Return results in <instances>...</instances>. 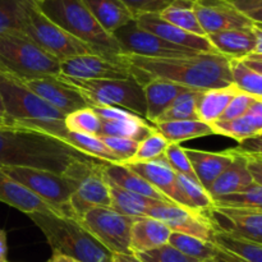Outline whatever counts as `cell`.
<instances>
[{
  "label": "cell",
  "mask_w": 262,
  "mask_h": 262,
  "mask_svg": "<svg viewBox=\"0 0 262 262\" xmlns=\"http://www.w3.org/2000/svg\"><path fill=\"white\" fill-rule=\"evenodd\" d=\"M197 181L205 189L209 188L217 177L233 163L234 152L232 150L224 152H209V151L184 148Z\"/></svg>",
  "instance_id": "44dd1931"
},
{
  "label": "cell",
  "mask_w": 262,
  "mask_h": 262,
  "mask_svg": "<svg viewBox=\"0 0 262 262\" xmlns=\"http://www.w3.org/2000/svg\"><path fill=\"white\" fill-rule=\"evenodd\" d=\"M135 20L138 27H141L142 30L154 33L174 45L183 46V48L191 49V50L199 51V53L219 54L210 43L206 36H197L187 32V31L164 20L159 14H143L136 18Z\"/></svg>",
  "instance_id": "ac0fdd59"
},
{
  "label": "cell",
  "mask_w": 262,
  "mask_h": 262,
  "mask_svg": "<svg viewBox=\"0 0 262 262\" xmlns=\"http://www.w3.org/2000/svg\"><path fill=\"white\" fill-rule=\"evenodd\" d=\"M46 262H81L73 257H69V256L60 255V253H53L50 258H49Z\"/></svg>",
  "instance_id": "91938a15"
},
{
  "label": "cell",
  "mask_w": 262,
  "mask_h": 262,
  "mask_svg": "<svg viewBox=\"0 0 262 262\" xmlns=\"http://www.w3.org/2000/svg\"><path fill=\"white\" fill-rule=\"evenodd\" d=\"M234 152V160L233 163L220 174L216 181L206 189L212 200L216 197L227 196V194L238 193L245 191L246 188L253 184V179L251 177L247 168V158L245 154Z\"/></svg>",
  "instance_id": "484cf974"
},
{
  "label": "cell",
  "mask_w": 262,
  "mask_h": 262,
  "mask_svg": "<svg viewBox=\"0 0 262 262\" xmlns=\"http://www.w3.org/2000/svg\"><path fill=\"white\" fill-rule=\"evenodd\" d=\"M214 135H222L225 137H230L238 142L248 140V138L257 137V132L250 120L243 115V117L237 118V119L228 120V122H215L211 124Z\"/></svg>",
  "instance_id": "7bdbcfd3"
},
{
  "label": "cell",
  "mask_w": 262,
  "mask_h": 262,
  "mask_svg": "<svg viewBox=\"0 0 262 262\" xmlns=\"http://www.w3.org/2000/svg\"><path fill=\"white\" fill-rule=\"evenodd\" d=\"M19 32L25 33L38 48L56 59L59 63L73 56L96 54L89 45L79 41L78 38L55 25L53 20L49 19L41 12L37 4L30 9L25 26Z\"/></svg>",
  "instance_id": "ba28073f"
},
{
  "label": "cell",
  "mask_w": 262,
  "mask_h": 262,
  "mask_svg": "<svg viewBox=\"0 0 262 262\" xmlns=\"http://www.w3.org/2000/svg\"><path fill=\"white\" fill-rule=\"evenodd\" d=\"M0 73L22 83L60 73V63L19 31L0 33Z\"/></svg>",
  "instance_id": "8992f818"
},
{
  "label": "cell",
  "mask_w": 262,
  "mask_h": 262,
  "mask_svg": "<svg viewBox=\"0 0 262 262\" xmlns=\"http://www.w3.org/2000/svg\"><path fill=\"white\" fill-rule=\"evenodd\" d=\"M136 256L142 262H199L194 258L183 255L170 245H164L147 252L137 253Z\"/></svg>",
  "instance_id": "f6af8a7d"
},
{
  "label": "cell",
  "mask_w": 262,
  "mask_h": 262,
  "mask_svg": "<svg viewBox=\"0 0 262 262\" xmlns=\"http://www.w3.org/2000/svg\"><path fill=\"white\" fill-rule=\"evenodd\" d=\"M63 176L74 186L69 205L78 222L91 209L110 207L109 187L102 177L101 161H77Z\"/></svg>",
  "instance_id": "9c48e42d"
},
{
  "label": "cell",
  "mask_w": 262,
  "mask_h": 262,
  "mask_svg": "<svg viewBox=\"0 0 262 262\" xmlns=\"http://www.w3.org/2000/svg\"><path fill=\"white\" fill-rule=\"evenodd\" d=\"M212 207L262 211V187L253 183L242 192L216 197V199H214V206Z\"/></svg>",
  "instance_id": "f35d334b"
},
{
  "label": "cell",
  "mask_w": 262,
  "mask_h": 262,
  "mask_svg": "<svg viewBox=\"0 0 262 262\" xmlns=\"http://www.w3.org/2000/svg\"><path fill=\"white\" fill-rule=\"evenodd\" d=\"M252 30H253V33H255V36H256V48H255V51H253L251 55L262 56V28L260 27V26L253 25Z\"/></svg>",
  "instance_id": "9f6ffc18"
},
{
  "label": "cell",
  "mask_w": 262,
  "mask_h": 262,
  "mask_svg": "<svg viewBox=\"0 0 262 262\" xmlns=\"http://www.w3.org/2000/svg\"><path fill=\"white\" fill-rule=\"evenodd\" d=\"M112 262H142L135 253H112Z\"/></svg>",
  "instance_id": "11a10c76"
},
{
  "label": "cell",
  "mask_w": 262,
  "mask_h": 262,
  "mask_svg": "<svg viewBox=\"0 0 262 262\" xmlns=\"http://www.w3.org/2000/svg\"><path fill=\"white\" fill-rule=\"evenodd\" d=\"M260 156H262V155H260Z\"/></svg>",
  "instance_id": "03108f58"
},
{
  "label": "cell",
  "mask_w": 262,
  "mask_h": 262,
  "mask_svg": "<svg viewBox=\"0 0 262 262\" xmlns=\"http://www.w3.org/2000/svg\"><path fill=\"white\" fill-rule=\"evenodd\" d=\"M171 230L152 217H137L130 229L129 248L132 253L147 252L168 245Z\"/></svg>",
  "instance_id": "cb8c5ba5"
},
{
  "label": "cell",
  "mask_w": 262,
  "mask_h": 262,
  "mask_svg": "<svg viewBox=\"0 0 262 262\" xmlns=\"http://www.w3.org/2000/svg\"><path fill=\"white\" fill-rule=\"evenodd\" d=\"M101 173L106 181L112 182L115 186L120 187L125 191L133 192V193L141 194V196L156 200V201L171 202L168 197L164 196L160 191H158L155 187L146 182L142 177H140L122 164L101 161Z\"/></svg>",
  "instance_id": "7402d4cb"
},
{
  "label": "cell",
  "mask_w": 262,
  "mask_h": 262,
  "mask_svg": "<svg viewBox=\"0 0 262 262\" xmlns=\"http://www.w3.org/2000/svg\"><path fill=\"white\" fill-rule=\"evenodd\" d=\"M245 155L247 158V168L252 177L253 183L262 187V156L248 155V154H245Z\"/></svg>",
  "instance_id": "f5cc1de1"
},
{
  "label": "cell",
  "mask_w": 262,
  "mask_h": 262,
  "mask_svg": "<svg viewBox=\"0 0 262 262\" xmlns=\"http://www.w3.org/2000/svg\"><path fill=\"white\" fill-rule=\"evenodd\" d=\"M113 36L120 45L122 54L156 59L189 58L200 54L199 51L174 45L154 33L142 30L138 27L136 20L115 31Z\"/></svg>",
  "instance_id": "7c38bea8"
},
{
  "label": "cell",
  "mask_w": 262,
  "mask_h": 262,
  "mask_svg": "<svg viewBox=\"0 0 262 262\" xmlns=\"http://www.w3.org/2000/svg\"><path fill=\"white\" fill-rule=\"evenodd\" d=\"M35 0H0V33L22 31Z\"/></svg>",
  "instance_id": "8d00e7d4"
},
{
  "label": "cell",
  "mask_w": 262,
  "mask_h": 262,
  "mask_svg": "<svg viewBox=\"0 0 262 262\" xmlns=\"http://www.w3.org/2000/svg\"><path fill=\"white\" fill-rule=\"evenodd\" d=\"M241 60H242L246 66L250 67L251 69H253V71L258 72V73L262 74V60H256V59H250V58L241 59Z\"/></svg>",
  "instance_id": "680465c9"
},
{
  "label": "cell",
  "mask_w": 262,
  "mask_h": 262,
  "mask_svg": "<svg viewBox=\"0 0 262 262\" xmlns=\"http://www.w3.org/2000/svg\"><path fill=\"white\" fill-rule=\"evenodd\" d=\"M60 81L69 84L86 99L90 106H115L128 110L146 119V99L143 87L136 78L129 79H78L59 73Z\"/></svg>",
  "instance_id": "52a82bcc"
},
{
  "label": "cell",
  "mask_w": 262,
  "mask_h": 262,
  "mask_svg": "<svg viewBox=\"0 0 262 262\" xmlns=\"http://www.w3.org/2000/svg\"><path fill=\"white\" fill-rule=\"evenodd\" d=\"M106 147L120 160V164L129 160L138 147L137 141L124 137H100Z\"/></svg>",
  "instance_id": "7dc6e473"
},
{
  "label": "cell",
  "mask_w": 262,
  "mask_h": 262,
  "mask_svg": "<svg viewBox=\"0 0 262 262\" xmlns=\"http://www.w3.org/2000/svg\"><path fill=\"white\" fill-rule=\"evenodd\" d=\"M133 78L141 84L158 78L193 90L223 89L233 84L230 59L222 54L200 53L189 58L156 59L122 54Z\"/></svg>",
  "instance_id": "6da1fadb"
},
{
  "label": "cell",
  "mask_w": 262,
  "mask_h": 262,
  "mask_svg": "<svg viewBox=\"0 0 262 262\" xmlns=\"http://www.w3.org/2000/svg\"><path fill=\"white\" fill-rule=\"evenodd\" d=\"M161 18L170 25L197 36H206L193 10V0H174L161 13Z\"/></svg>",
  "instance_id": "d6a6232c"
},
{
  "label": "cell",
  "mask_w": 262,
  "mask_h": 262,
  "mask_svg": "<svg viewBox=\"0 0 262 262\" xmlns=\"http://www.w3.org/2000/svg\"><path fill=\"white\" fill-rule=\"evenodd\" d=\"M38 8L55 25L89 45L97 55L118 59L122 49L90 13L82 0H43Z\"/></svg>",
  "instance_id": "277c9868"
},
{
  "label": "cell",
  "mask_w": 262,
  "mask_h": 262,
  "mask_svg": "<svg viewBox=\"0 0 262 262\" xmlns=\"http://www.w3.org/2000/svg\"><path fill=\"white\" fill-rule=\"evenodd\" d=\"M169 146V142L158 132V129L141 141L138 143L137 151L129 160L122 163V165H128V164H138V163H147V161L155 160V159L161 158L165 154L166 147Z\"/></svg>",
  "instance_id": "b9f144b4"
},
{
  "label": "cell",
  "mask_w": 262,
  "mask_h": 262,
  "mask_svg": "<svg viewBox=\"0 0 262 262\" xmlns=\"http://www.w3.org/2000/svg\"><path fill=\"white\" fill-rule=\"evenodd\" d=\"M23 84L64 115L90 106L86 99L77 90L64 83L56 76L32 79Z\"/></svg>",
  "instance_id": "e0dca14e"
},
{
  "label": "cell",
  "mask_w": 262,
  "mask_h": 262,
  "mask_svg": "<svg viewBox=\"0 0 262 262\" xmlns=\"http://www.w3.org/2000/svg\"><path fill=\"white\" fill-rule=\"evenodd\" d=\"M193 10L206 36L255 25L234 7L232 0H193Z\"/></svg>",
  "instance_id": "9a60e30c"
},
{
  "label": "cell",
  "mask_w": 262,
  "mask_h": 262,
  "mask_svg": "<svg viewBox=\"0 0 262 262\" xmlns=\"http://www.w3.org/2000/svg\"><path fill=\"white\" fill-rule=\"evenodd\" d=\"M154 125L169 143H179L192 138L214 135L211 125L201 120H173Z\"/></svg>",
  "instance_id": "1f68e13d"
},
{
  "label": "cell",
  "mask_w": 262,
  "mask_h": 262,
  "mask_svg": "<svg viewBox=\"0 0 262 262\" xmlns=\"http://www.w3.org/2000/svg\"><path fill=\"white\" fill-rule=\"evenodd\" d=\"M137 217L127 216L110 207H95L82 216V227L112 253H132L130 229Z\"/></svg>",
  "instance_id": "8fae6325"
},
{
  "label": "cell",
  "mask_w": 262,
  "mask_h": 262,
  "mask_svg": "<svg viewBox=\"0 0 262 262\" xmlns=\"http://www.w3.org/2000/svg\"><path fill=\"white\" fill-rule=\"evenodd\" d=\"M124 166L142 177L146 182L155 187L164 196L168 197L171 202L186 207L183 196H182L178 184H177V173L169 165L165 156L147 161V163L128 164Z\"/></svg>",
  "instance_id": "d6986e66"
},
{
  "label": "cell",
  "mask_w": 262,
  "mask_h": 262,
  "mask_svg": "<svg viewBox=\"0 0 262 262\" xmlns=\"http://www.w3.org/2000/svg\"><path fill=\"white\" fill-rule=\"evenodd\" d=\"M0 124H7V115H5L4 104H3V97L0 94Z\"/></svg>",
  "instance_id": "94428289"
},
{
  "label": "cell",
  "mask_w": 262,
  "mask_h": 262,
  "mask_svg": "<svg viewBox=\"0 0 262 262\" xmlns=\"http://www.w3.org/2000/svg\"><path fill=\"white\" fill-rule=\"evenodd\" d=\"M233 84L256 99H262V74L246 66L241 59H230Z\"/></svg>",
  "instance_id": "ab89813d"
},
{
  "label": "cell",
  "mask_w": 262,
  "mask_h": 262,
  "mask_svg": "<svg viewBox=\"0 0 262 262\" xmlns=\"http://www.w3.org/2000/svg\"><path fill=\"white\" fill-rule=\"evenodd\" d=\"M7 253H8L7 233L4 232V229L0 228V262H8Z\"/></svg>",
  "instance_id": "6f0895ef"
},
{
  "label": "cell",
  "mask_w": 262,
  "mask_h": 262,
  "mask_svg": "<svg viewBox=\"0 0 262 262\" xmlns=\"http://www.w3.org/2000/svg\"><path fill=\"white\" fill-rule=\"evenodd\" d=\"M177 184L183 196L187 209L201 212L210 211L212 209L214 200L210 196L209 192L200 184L199 181H194L182 174H177Z\"/></svg>",
  "instance_id": "74e56055"
},
{
  "label": "cell",
  "mask_w": 262,
  "mask_h": 262,
  "mask_svg": "<svg viewBox=\"0 0 262 262\" xmlns=\"http://www.w3.org/2000/svg\"><path fill=\"white\" fill-rule=\"evenodd\" d=\"M143 92L146 99V120L154 123L158 118L173 104L174 100L189 90L188 87L181 86L174 82L165 81V79L151 78L147 79L142 84Z\"/></svg>",
  "instance_id": "d4e9b609"
},
{
  "label": "cell",
  "mask_w": 262,
  "mask_h": 262,
  "mask_svg": "<svg viewBox=\"0 0 262 262\" xmlns=\"http://www.w3.org/2000/svg\"><path fill=\"white\" fill-rule=\"evenodd\" d=\"M105 182L109 187L110 209L115 210L119 214L133 217H147L148 210L154 205L160 202L156 201V200L143 197L141 194L133 193V192L125 191V189L115 186L114 183L106 181V179H105Z\"/></svg>",
  "instance_id": "f546056e"
},
{
  "label": "cell",
  "mask_w": 262,
  "mask_h": 262,
  "mask_svg": "<svg viewBox=\"0 0 262 262\" xmlns=\"http://www.w3.org/2000/svg\"><path fill=\"white\" fill-rule=\"evenodd\" d=\"M233 150L237 152L248 154V155H262V135L243 141L237 148H233Z\"/></svg>",
  "instance_id": "db71d44e"
},
{
  "label": "cell",
  "mask_w": 262,
  "mask_h": 262,
  "mask_svg": "<svg viewBox=\"0 0 262 262\" xmlns=\"http://www.w3.org/2000/svg\"><path fill=\"white\" fill-rule=\"evenodd\" d=\"M35 2H36V3H37V4H38V3H41V2H43V0H35Z\"/></svg>",
  "instance_id": "6125c7cd"
},
{
  "label": "cell",
  "mask_w": 262,
  "mask_h": 262,
  "mask_svg": "<svg viewBox=\"0 0 262 262\" xmlns=\"http://www.w3.org/2000/svg\"><path fill=\"white\" fill-rule=\"evenodd\" d=\"M91 107L102 122H115V120L128 119V118H132L133 115H136L133 114V113L128 112V110L122 109V107H115V106H91Z\"/></svg>",
  "instance_id": "f907efd6"
},
{
  "label": "cell",
  "mask_w": 262,
  "mask_h": 262,
  "mask_svg": "<svg viewBox=\"0 0 262 262\" xmlns=\"http://www.w3.org/2000/svg\"><path fill=\"white\" fill-rule=\"evenodd\" d=\"M0 202L19 210L26 215L38 212V214H55L64 216L63 212L59 211L56 207L41 200L25 186L10 178L2 169H0Z\"/></svg>",
  "instance_id": "ffe728a7"
},
{
  "label": "cell",
  "mask_w": 262,
  "mask_h": 262,
  "mask_svg": "<svg viewBox=\"0 0 262 262\" xmlns=\"http://www.w3.org/2000/svg\"><path fill=\"white\" fill-rule=\"evenodd\" d=\"M232 3L255 25H262V0H232Z\"/></svg>",
  "instance_id": "681fc988"
},
{
  "label": "cell",
  "mask_w": 262,
  "mask_h": 262,
  "mask_svg": "<svg viewBox=\"0 0 262 262\" xmlns=\"http://www.w3.org/2000/svg\"><path fill=\"white\" fill-rule=\"evenodd\" d=\"M120 55L118 59H109L96 54L73 56L61 61L60 73L78 79L133 78L129 67L122 60Z\"/></svg>",
  "instance_id": "5bb4252c"
},
{
  "label": "cell",
  "mask_w": 262,
  "mask_h": 262,
  "mask_svg": "<svg viewBox=\"0 0 262 262\" xmlns=\"http://www.w3.org/2000/svg\"><path fill=\"white\" fill-rule=\"evenodd\" d=\"M164 156L177 174H182V176H186L197 181L196 174H194L191 163H189L188 158L184 152V147H182L179 143H169Z\"/></svg>",
  "instance_id": "ee69618b"
},
{
  "label": "cell",
  "mask_w": 262,
  "mask_h": 262,
  "mask_svg": "<svg viewBox=\"0 0 262 262\" xmlns=\"http://www.w3.org/2000/svg\"><path fill=\"white\" fill-rule=\"evenodd\" d=\"M202 92L204 91L201 90H187L174 100L173 104L158 118L154 124L173 120H200L197 115V104Z\"/></svg>",
  "instance_id": "e575fe53"
},
{
  "label": "cell",
  "mask_w": 262,
  "mask_h": 262,
  "mask_svg": "<svg viewBox=\"0 0 262 262\" xmlns=\"http://www.w3.org/2000/svg\"><path fill=\"white\" fill-rule=\"evenodd\" d=\"M95 160L40 130L0 124V166H22L64 174L77 161Z\"/></svg>",
  "instance_id": "7a4b0ae2"
},
{
  "label": "cell",
  "mask_w": 262,
  "mask_h": 262,
  "mask_svg": "<svg viewBox=\"0 0 262 262\" xmlns=\"http://www.w3.org/2000/svg\"><path fill=\"white\" fill-rule=\"evenodd\" d=\"M168 245L199 262L215 260L217 255V248L212 242H206L181 233L171 232Z\"/></svg>",
  "instance_id": "d590c367"
},
{
  "label": "cell",
  "mask_w": 262,
  "mask_h": 262,
  "mask_svg": "<svg viewBox=\"0 0 262 262\" xmlns=\"http://www.w3.org/2000/svg\"><path fill=\"white\" fill-rule=\"evenodd\" d=\"M212 243L217 248V262H262V245L216 229Z\"/></svg>",
  "instance_id": "4316f807"
},
{
  "label": "cell",
  "mask_w": 262,
  "mask_h": 262,
  "mask_svg": "<svg viewBox=\"0 0 262 262\" xmlns=\"http://www.w3.org/2000/svg\"><path fill=\"white\" fill-rule=\"evenodd\" d=\"M239 92L235 84H230L223 89L206 90L202 92L197 104V115L201 122L211 125L217 122L225 112L233 97Z\"/></svg>",
  "instance_id": "f1b7e54d"
},
{
  "label": "cell",
  "mask_w": 262,
  "mask_h": 262,
  "mask_svg": "<svg viewBox=\"0 0 262 262\" xmlns=\"http://www.w3.org/2000/svg\"><path fill=\"white\" fill-rule=\"evenodd\" d=\"M205 262H217L216 260H210V261H205Z\"/></svg>",
  "instance_id": "be15d7a7"
},
{
  "label": "cell",
  "mask_w": 262,
  "mask_h": 262,
  "mask_svg": "<svg viewBox=\"0 0 262 262\" xmlns=\"http://www.w3.org/2000/svg\"><path fill=\"white\" fill-rule=\"evenodd\" d=\"M0 169L41 200L56 207L64 216L77 219L69 205L74 186L63 174L22 166H0Z\"/></svg>",
  "instance_id": "30bf717a"
},
{
  "label": "cell",
  "mask_w": 262,
  "mask_h": 262,
  "mask_svg": "<svg viewBox=\"0 0 262 262\" xmlns=\"http://www.w3.org/2000/svg\"><path fill=\"white\" fill-rule=\"evenodd\" d=\"M257 26H260V27H261V28H262V25H257Z\"/></svg>",
  "instance_id": "e7e4bbea"
},
{
  "label": "cell",
  "mask_w": 262,
  "mask_h": 262,
  "mask_svg": "<svg viewBox=\"0 0 262 262\" xmlns=\"http://www.w3.org/2000/svg\"><path fill=\"white\" fill-rule=\"evenodd\" d=\"M64 124H66L68 132L97 136V137H99L100 129H101V119L97 117L91 106L79 109L66 115Z\"/></svg>",
  "instance_id": "60d3db41"
},
{
  "label": "cell",
  "mask_w": 262,
  "mask_h": 262,
  "mask_svg": "<svg viewBox=\"0 0 262 262\" xmlns=\"http://www.w3.org/2000/svg\"><path fill=\"white\" fill-rule=\"evenodd\" d=\"M258 136L262 135V99H256L245 114Z\"/></svg>",
  "instance_id": "816d5d0a"
},
{
  "label": "cell",
  "mask_w": 262,
  "mask_h": 262,
  "mask_svg": "<svg viewBox=\"0 0 262 262\" xmlns=\"http://www.w3.org/2000/svg\"><path fill=\"white\" fill-rule=\"evenodd\" d=\"M133 14L135 19L143 14H159L174 0H119Z\"/></svg>",
  "instance_id": "bcb514c9"
},
{
  "label": "cell",
  "mask_w": 262,
  "mask_h": 262,
  "mask_svg": "<svg viewBox=\"0 0 262 262\" xmlns=\"http://www.w3.org/2000/svg\"><path fill=\"white\" fill-rule=\"evenodd\" d=\"M255 100L256 97L250 96V95L239 91L234 97H233L232 101L229 102V105H228L225 112L223 113V115L220 117V119L217 120V122H228V120H233L237 119V118L243 117V115L247 113V110L250 109L251 105L253 104Z\"/></svg>",
  "instance_id": "c3c4849f"
},
{
  "label": "cell",
  "mask_w": 262,
  "mask_h": 262,
  "mask_svg": "<svg viewBox=\"0 0 262 262\" xmlns=\"http://www.w3.org/2000/svg\"><path fill=\"white\" fill-rule=\"evenodd\" d=\"M99 25L113 35L115 31L135 20L132 13L119 0H82Z\"/></svg>",
  "instance_id": "83f0119b"
},
{
  "label": "cell",
  "mask_w": 262,
  "mask_h": 262,
  "mask_svg": "<svg viewBox=\"0 0 262 262\" xmlns=\"http://www.w3.org/2000/svg\"><path fill=\"white\" fill-rule=\"evenodd\" d=\"M206 214L216 230L262 245V211L212 207Z\"/></svg>",
  "instance_id": "2e32d148"
},
{
  "label": "cell",
  "mask_w": 262,
  "mask_h": 262,
  "mask_svg": "<svg viewBox=\"0 0 262 262\" xmlns=\"http://www.w3.org/2000/svg\"><path fill=\"white\" fill-rule=\"evenodd\" d=\"M63 141L73 148H76L77 151L83 154V155L90 156L95 160L120 164L119 159L106 147V145L102 142L101 138L97 137V136L68 132Z\"/></svg>",
  "instance_id": "836d02e7"
},
{
  "label": "cell",
  "mask_w": 262,
  "mask_h": 262,
  "mask_svg": "<svg viewBox=\"0 0 262 262\" xmlns=\"http://www.w3.org/2000/svg\"><path fill=\"white\" fill-rule=\"evenodd\" d=\"M252 27L220 31L210 33L206 37L222 55L229 59H245L250 56L256 48V36Z\"/></svg>",
  "instance_id": "603a6c76"
},
{
  "label": "cell",
  "mask_w": 262,
  "mask_h": 262,
  "mask_svg": "<svg viewBox=\"0 0 262 262\" xmlns=\"http://www.w3.org/2000/svg\"><path fill=\"white\" fill-rule=\"evenodd\" d=\"M0 94L7 124L22 125L64 140L68 133L64 124L66 115L33 94L22 82L0 73Z\"/></svg>",
  "instance_id": "3957f363"
},
{
  "label": "cell",
  "mask_w": 262,
  "mask_h": 262,
  "mask_svg": "<svg viewBox=\"0 0 262 262\" xmlns=\"http://www.w3.org/2000/svg\"><path fill=\"white\" fill-rule=\"evenodd\" d=\"M156 130L155 125H151L143 118L133 115L132 118L115 122H102L99 137H124L141 142Z\"/></svg>",
  "instance_id": "4dcf8cb0"
},
{
  "label": "cell",
  "mask_w": 262,
  "mask_h": 262,
  "mask_svg": "<svg viewBox=\"0 0 262 262\" xmlns=\"http://www.w3.org/2000/svg\"><path fill=\"white\" fill-rule=\"evenodd\" d=\"M148 217L164 223L171 232L212 242L215 227L206 212L187 209L173 202H158L148 210Z\"/></svg>",
  "instance_id": "4fadbf2b"
},
{
  "label": "cell",
  "mask_w": 262,
  "mask_h": 262,
  "mask_svg": "<svg viewBox=\"0 0 262 262\" xmlns=\"http://www.w3.org/2000/svg\"><path fill=\"white\" fill-rule=\"evenodd\" d=\"M28 217L43 233L53 253L81 262H112V252L97 242L77 219L38 212L30 214Z\"/></svg>",
  "instance_id": "5b68a950"
}]
</instances>
